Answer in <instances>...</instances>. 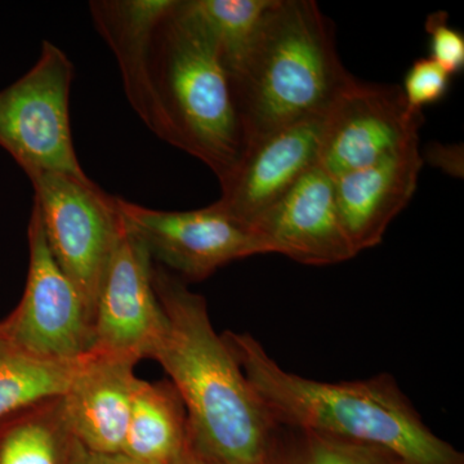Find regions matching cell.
Segmentation results:
<instances>
[{"label":"cell","mask_w":464,"mask_h":464,"mask_svg":"<svg viewBox=\"0 0 464 464\" xmlns=\"http://www.w3.org/2000/svg\"><path fill=\"white\" fill-rule=\"evenodd\" d=\"M152 285L167 329L151 359L181 396L191 448L210 464L273 463L280 426L217 334L206 299L158 264Z\"/></svg>","instance_id":"cell-1"},{"label":"cell","mask_w":464,"mask_h":464,"mask_svg":"<svg viewBox=\"0 0 464 464\" xmlns=\"http://www.w3.org/2000/svg\"><path fill=\"white\" fill-rule=\"evenodd\" d=\"M222 338L277 426L375 445L404 464H464L463 453L424 424L392 375L308 380L284 371L246 333Z\"/></svg>","instance_id":"cell-2"},{"label":"cell","mask_w":464,"mask_h":464,"mask_svg":"<svg viewBox=\"0 0 464 464\" xmlns=\"http://www.w3.org/2000/svg\"><path fill=\"white\" fill-rule=\"evenodd\" d=\"M246 146L326 114L355 76L342 63L334 26L314 0H276L231 72Z\"/></svg>","instance_id":"cell-3"},{"label":"cell","mask_w":464,"mask_h":464,"mask_svg":"<svg viewBox=\"0 0 464 464\" xmlns=\"http://www.w3.org/2000/svg\"><path fill=\"white\" fill-rule=\"evenodd\" d=\"M151 76L160 140L224 179L243 155L246 137L230 70L188 0H174L155 30Z\"/></svg>","instance_id":"cell-4"},{"label":"cell","mask_w":464,"mask_h":464,"mask_svg":"<svg viewBox=\"0 0 464 464\" xmlns=\"http://www.w3.org/2000/svg\"><path fill=\"white\" fill-rule=\"evenodd\" d=\"M29 179L48 248L93 319L101 280L125 232L119 198L88 177L42 172Z\"/></svg>","instance_id":"cell-5"},{"label":"cell","mask_w":464,"mask_h":464,"mask_svg":"<svg viewBox=\"0 0 464 464\" xmlns=\"http://www.w3.org/2000/svg\"><path fill=\"white\" fill-rule=\"evenodd\" d=\"M72 60L53 43L43 41L35 65L0 91V148L27 177L42 172L88 177L72 142Z\"/></svg>","instance_id":"cell-6"},{"label":"cell","mask_w":464,"mask_h":464,"mask_svg":"<svg viewBox=\"0 0 464 464\" xmlns=\"http://www.w3.org/2000/svg\"><path fill=\"white\" fill-rule=\"evenodd\" d=\"M29 271L23 298L0 322V347L52 362H72L93 351V319L74 284L54 261L38 209L29 228Z\"/></svg>","instance_id":"cell-7"},{"label":"cell","mask_w":464,"mask_h":464,"mask_svg":"<svg viewBox=\"0 0 464 464\" xmlns=\"http://www.w3.org/2000/svg\"><path fill=\"white\" fill-rule=\"evenodd\" d=\"M127 230L139 237L154 264L188 282H200L218 268L266 255L261 240L216 203L185 212H168L119 198Z\"/></svg>","instance_id":"cell-8"},{"label":"cell","mask_w":464,"mask_h":464,"mask_svg":"<svg viewBox=\"0 0 464 464\" xmlns=\"http://www.w3.org/2000/svg\"><path fill=\"white\" fill-rule=\"evenodd\" d=\"M420 110L406 102L401 87L353 79L326 115L317 166L333 179L371 166L420 142Z\"/></svg>","instance_id":"cell-9"},{"label":"cell","mask_w":464,"mask_h":464,"mask_svg":"<svg viewBox=\"0 0 464 464\" xmlns=\"http://www.w3.org/2000/svg\"><path fill=\"white\" fill-rule=\"evenodd\" d=\"M154 261L125 227L110 259L93 311V351L103 355L151 359L167 329L152 285Z\"/></svg>","instance_id":"cell-10"},{"label":"cell","mask_w":464,"mask_h":464,"mask_svg":"<svg viewBox=\"0 0 464 464\" xmlns=\"http://www.w3.org/2000/svg\"><path fill=\"white\" fill-rule=\"evenodd\" d=\"M326 115L311 116L250 142L237 166L219 179L216 206L249 228L317 166Z\"/></svg>","instance_id":"cell-11"},{"label":"cell","mask_w":464,"mask_h":464,"mask_svg":"<svg viewBox=\"0 0 464 464\" xmlns=\"http://www.w3.org/2000/svg\"><path fill=\"white\" fill-rule=\"evenodd\" d=\"M266 255L302 265L329 266L359 255L342 226L334 179L315 166L250 225Z\"/></svg>","instance_id":"cell-12"},{"label":"cell","mask_w":464,"mask_h":464,"mask_svg":"<svg viewBox=\"0 0 464 464\" xmlns=\"http://www.w3.org/2000/svg\"><path fill=\"white\" fill-rule=\"evenodd\" d=\"M423 157L420 142L334 179L342 226L357 253L380 246L391 222L413 198Z\"/></svg>","instance_id":"cell-13"},{"label":"cell","mask_w":464,"mask_h":464,"mask_svg":"<svg viewBox=\"0 0 464 464\" xmlns=\"http://www.w3.org/2000/svg\"><path fill=\"white\" fill-rule=\"evenodd\" d=\"M136 360L92 353L61 396L70 432L99 453H121L134 390Z\"/></svg>","instance_id":"cell-14"},{"label":"cell","mask_w":464,"mask_h":464,"mask_svg":"<svg viewBox=\"0 0 464 464\" xmlns=\"http://www.w3.org/2000/svg\"><path fill=\"white\" fill-rule=\"evenodd\" d=\"M174 0H93L94 27L112 51L123 81L125 96L146 127L161 137V118L151 76L155 30Z\"/></svg>","instance_id":"cell-15"},{"label":"cell","mask_w":464,"mask_h":464,"mask_svg":"<svg viewBox=\"0 0 464 464\" xmlns=\"http://www.w3.org/2000/svg\"><path fill=\"white\" fill-rule=\"evenodd\" d=\"M188 448V414L172 382L137 381L121 454L137 464H176Z\"/></svg>","instance_id":"cell-16"},{"label":"cell","mask_w":464,"mask_h":464,"mask_svg":"<svg viewBox=\"0 0 464 464\" xmlns=\"http://www.w3.org/2000/svg\"><path fill=\"white\" fill-rule=\"evenodd\" d=\"M74 436L61 398L0 420V464H67Z\"/></svg>","instance_id":"cell-17"},{"label":"cell","mask_w":464,"mask_h":464,"mask_svg":"<svg viewBox=\"0 0 464 464\" xmlns=\"http://www.w3.org/2000/svg\"><path fill=\"white\" fill-rule=\"evenodd\" d=\"M88 356L52 362L0 347V420L65 395Z\"/></svg>","instance_id":"cell-18"},{"label":"cell","mask_w":464,"mask_h":464,"mask_svg":"<svg viewBox=\"0 0 464 464\" xmlns=\"http://www.w3.org/2000/svg\"><path fill=\"white\" fill-rule=\"evenodd\" d=\"M230 72L239 65L276 0H188Z\"/></svg>","instance_id":"cell-19"},{"label":"cell","mask_w":464,"mask_h":464,"mask_svg":"<svg viewBox=\"0 0 464 464\" xmlns=\"http://www.w3.org/2000/svg\"><path fill=\"white\" fill-rule=\"evenodd\" d=\"M271 464H404L386 449L280 427Z\"/></svg>","instance_id":"cell-20"},{"label":"cell","mask_w":464,"mask_h":464,"mask_svg":"<svg viewBox=\"0 0 464 464\" xmlns=\"http://www.w3.org/2000/svg\"><path fill=\"white\" fill-rule=\"evenodd\" d=\"M451 75L431 57L418 58L406 72L404 92L406 102L411 109L420 110L447 96Z\"/></svg>","instance_id":"cell-21"},{"label":"cell","mask_w":464,"mask_h":464,"mask_svg":"<svg viewBox=\"0 0 464 464\" xmlns=\"http://www.w3.org/2000/svg\"><path fill=\"white\" fill-rule=\"evenodd\" d=\"M430 35V50L433 61L451 76L464 69V35L449 24V14L444 11L433 12L424 23Z\"/></svg>","instance_id":"cell-22"},{"label":"cell","mask_w":464,"mask_h":464,"mask_svg":"<svg viewBox=\"0 0 464 464\" xmlns=\"http://www.w3.org/2000/svg\"><path fill=\"white\" fill-rule=\"evenodd\" d=\"M426 160L451 176L463 177V146L433 143L426 150Z\"/></svg>","instance_id":"cell-23"},{"label":"cell","mask_w":464,"mask_h":464,"mask_svg":"<svg viewBox=\"0 0 464 464\" xmlns=\"http://www.w3.org/2000/svg\"><path fill=\"white\" fill-rule=\"evenodd\" d=\"M67 464H137L121 453H99L83 447L78 440H74L72 453Z\"/></svg>","instance_id":"cell-24"},{"label":"cell","mask_w":464,"mask_h":464,"mask_svg":"<svg viewBox=\"0 0 464 464\" xmlns=\"http://www.w3.org/2000/svg\"><path fill=\"white\" fill-rule=\"evenodd\" d=\"M176 464H210L204 459L203 457H200L194 449L188 448V450L186 451L185 456L181 458Z\"/></svg>","instance_id":"cell-25"}]
</instances>
